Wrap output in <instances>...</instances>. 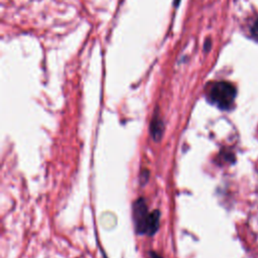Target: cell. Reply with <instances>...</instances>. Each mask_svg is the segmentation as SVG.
I'll use <instances>...</instances> for the list:
<instances>
[{
    "label": "cell",
    "instance_id": "obj_2",
    "mask_svg": "<svg viewBox=\"0 0 258 258\" xmlns=\"http://www.w3.org/2000/svg\"><path fill=\"white\" fill-rule=\"evenodd\" d=\"M148 208L146 201L143 198H139L133 204V221L135 230L138 234H146V225L149 218Z\"/></svg>",
    "mask_w": 258,
    "mask_h": 258
},
{
    "label": "cell",
    "instance_id": "obj_8",
    "mask_svg": "<svg viewBox=\"0 0 258 258\" xmlns=\"http://www.w3.org/2000/svg\"><path fill=\"white\" fill-rule=\"evenodd\" d=\"M149 256H151V258H162L160 255H158L156 252H151V254H149Z\"/></svg>",
    "mask_w": 258,
    "mask_h": 258
},
{
    "label": "cell",
    "instance_id": "obj_1",
    "mask_svg": "<svg viewBox=\"0 0 258 258\" xmlns=\"http://www.w3.org/2000/svg\"><path fill=\"white\" fill-rule=\"evenodd\" d=\"M236 98L235 87L225 81L214 83L208 93L209 101L221 110H228Z\"/></svg>",
    "mask_w": 258,
    "mask_h": 258
},
{
    "label": "cell",
    "instance_id": "obj_3",
    "mask_svg": "<svg viewBox=\"0 0 258 258\" xmlns=\"http://www.w3.org/2000/svg\"><path fill=\"white\" fill-rule=\"evenodd\" d=\"M165 125L161 118L158 115H155L151 122V134L155 141H159L164 134Z\"/></svg>",
    "mask_w": 258,
    "mask_h": 258
},
{
    "label": "cell",
    "instance_id": "obj_9",
    "mask_svg": "<svg viewBox=\"0 0 258 258\" xmlns=\"http://www.w3.org/2000/svg\"><path fill=\"white\" fill-rule=\"evenodd\" d=\"M180 2H181V0H173V3H174V6H175V7H178V6H179Z\"/></svg>",
    "mask_w": 258,
    "mask_h": 258
},
{
    "label": "cell",
    "instance_id": "obj_5",
    "mask_svg": "<svg viewBox=\"0 0 258 258\" xmlns=\"http://www.w3.org/2000/svg\"><path fill=\"white\" fill-rule=\"evenodd\" d=\"M252 34L258 38V19L254 22V24L252 26Z\"/></svg>",
    "mask_w": 258,
    "mask_h": 258
},
{
    "label": "cell",
    "instance_id": "obj_4",
    "mask_svg": "<svg viewBox=\"0 0 258 258\" xmlns=\"http://www.w3.org/2000/svg\"><path fill=\"white\" fill-rule=\"evenodd\" d=\"M159 219H160V214L158 210H155L149 214V218L146 225V234L148 236H153L157 232V230L159 228Z\"/></svg>",
    "mask_w": 258,
    "mask_h": 258
},
{
    "label": "cell",
    "instance_id": "obj_6",
    "mask_svg": "<svg viewBox=\"0 0 258 258\" xmlns=\"http://www.w3.org/2000/svg\"><path fill=\"white\" fill-rule=\"evenodd\" d=\"M148 175H149V173H148V171H147V170H145V171L141 173V176H142V178H141V183H142V184H144V183L147 182V180H148Z\"/></svg>",
    "mask_w": 258,
    "mask_h": 258
},
{
    "label": "cell",
    "instance_id": "obj_7",
    "mask_svg": "<svg viewBox=\"0 0 258 258\" xmlns=\"http://www.w3.org/2000/svg\"><path fill=\"white\" fill-rule=\"evenodd\" d=\"M211 40H206V43H205V45H204V49H205V51L206 52H209L210 51V49H211Z\"/></svg>",
    "mask_w": 258,
    "mask_h": 258
}]
</instances>
